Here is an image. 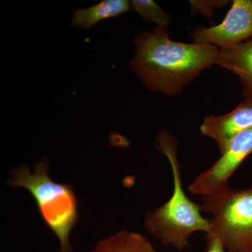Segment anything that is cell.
Segmentation results:
<instances>
[{
  "instance_id": "7",
  "label": "cell",
  "mask_w": 252,
  "mask_h": 252,
  "mask_svg": "<svg viewBox=\"0 0 252 252\" xmlns=\"http://www.w3.org/2000/svg\"><path fill=\"white\" fill-rule=\"evenodd\" d=\"M250 127H252V104L244 101L228 114L205 118L200 131L216 142L221 154L235 135Z\"/></svg>"
},
{
  "instance_id": "11",
  "label": "cell",
  "mask_w": 252,
  "mask_h": 252,
  "mask_svg": "<svg viewBox=\"0 0 252 252\" xmlns=\"http://www.w3.org/2000/svg\"><path fill=\"white\" fill-rule=\"evenodd\" d=\"M131 8L148 23H157L158 26L167 27L170 23V15L152 0H132Z\"/></svg>"
},
{
  "instance_id": "10",
  "label": "cell",
  "mask_w": 252,
  "mask_h": 252,
  "mask_svg": "<svg viewBox=\"0 0 252 252\" xmlns=\"http://www.w3.org/2000/svg\"><path fill=\"white\" fill-rule=\"evenodd\" d=\"M89 252H158L140 233L121 230L99 240Z\"/></svg>"
},
{
  "instance_id": "12",
  "label": "cell",
  "mask_w": 252,
  "mask_h": 252,
  "mask_svg": "<svg viewBox=\"0 0 252 252\" xmlns=\"http://www.w3.org/2000/svg\"><path fill=\"white\" fill-rule=\"evenodd\" d=\"M193 14L201 13L209 19L212 18L214 9L221 7L228 3L227 1H190Z\"/></svg>"
},
{
  "instance_id": "8",
  "label": "cell",
  "mask_w": 252,
  "mask_h": 252,
  "mask_svg": "<svg viewBox=\"0 0 252 252\" xmlns=\"http://www.w3.org/2000/svg\"><path fill=\"white\" fill-rule=\"evenodd\" d=\"M216 64L238 76L244 101L252 104V38L238 45L220 49Z\"/></svg>"
},
{
  "instance_id": "3",
  "label": "cell",
  "mask_w": 252,
  "mask_h": 252,
  "mask_svg": "<svg viewBox=\"0 0 252 252\" xmlns=\"http://www.w3.org/2000/svg\"><path fill=\"white\" fill-rule=\"evenodd\" d=\"M49 162L43 157L33 165L14 167L6 185L28 190L36 204L41 218L59 241V252H74L70 233L78 220L77 198L69 185L54 182L49 174Z\"/></svg>"
},
{
  "instance_id": "2",
  "label": "cell",
  "mask_w": 252,
  "mask_h": 252,
  "mask_svg": "<svg viewBox=\"0 0 252 252\" xmlns=\"http://www.w3.org/2000/svg\"><path fill=\"white\" fill-rule=\"evenodd\" d=\"M157 150L164 154L171 165L173 176V193L162 206L148 212L144 218L146 229L162 245L184 250L189 245L190 236L195 232L209 234L210 220L204 218L200 205L192 202L182 187L180 164L177 159V141L167 131L160 132L155 143Z\"/></svg>"
},
{
  "instance_id": "5",
  "label": "cell",
  "mask_w": 252,
  "mask_h": 252,
  "mask_svg": "<svg viewBox=\"0 0 252 252\" xmlns=\"http://www.w3.org/2000/svg\"><path fill=\"white\" fill-rule=\"evenodd\" d=\"M252 154V127H250L235 135L228 142L220 158L189 185V191L194 195L204 196L229 189L230 177Z\"/></svg>"
},
{
  "instance_id": "4",
  "label": "cell",
  "mask_w": 252,
  "mask_h": 252,
  "mask_svg": "<svg viewBox=\"0 0 252 252\" xmlns=\"http://www.w3.org/2000/svg\"><path fill=\"white\" fill-rule=\"evenodd\" d=\"M201 199V212L213 216L209 234L218 236L226 252H252V185Z\"/></svg>"
},
{
  "instance_id": "9",
  "label": "cell",
  "mask_w": 252,
  "mask_h": 252,
  "mask_svg": "<svg viewBox=\"0 0 252 252\" xmlns=\"http://www.w3.org/2000/svg\"><path fill=\"white\" fill-rule=\"evenodd\" d=\"M130 8V2L126 0H103L91 7L77 9L73 14L71 25L81 29H90L99 21L118 17Z\"/></svg>"
},
{
  "instance_id": "13",
  "label": "cell",
  "mask_w": 252,
  "mask_h": 252,
  "mask_svg": "<svg viewBox=\"0 0 252 252\" xmlns=\"http://www.w3.org/2000/svg\"><path fill=\"white\" fill-rule=\"evenodd\" d=\"M204 252H226L218 236L207 234L206 248Z\"/></svg>"
},
{
  "instance_id": "6",
  "label": "cell",
  "mask_w": 252,
  "mask_h": 252,
  "mask_svg": "<svg viewBox=\"0 0 252 252\" xmlns=\"http://www.w3.org/2000/svg\"><path fill=\"white\" fill-rule=\"evenodd\" d=\"M195 43L220 46L238 45L252 38V0H235L223 22L191 34Z\"/></svg>"
},
{
  "instance_id": "1",
  "label": "cell",
  "mask_w": 252,
  "mask_h": 252,
  "mask_svg": "<svg viewBox=\"0 0 252 252\" xmlns=\"http://www.w3.org/2000/svg\"><path fill=\"white\" fill-rule=\"evenodd\" d=\"M167 28L140 31L131 68L149 90L167 95L180 94L202 71L216 64L220 49L210 44L172 40Z\"/></svg>"
}]
</instances>
